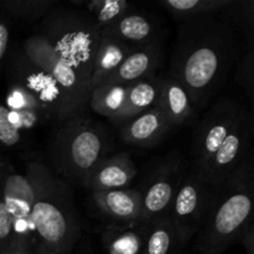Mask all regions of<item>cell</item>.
I'll return each instance as SVG.
<instances>
[{"mask_svg": "<svg viewBox=\"0 0 254 254\" xmlns=\"http://www.w3.org/2000/svg\"><path fill=\"white\" fill-rule=\"evenodd\" d=\"M99 29L91 15L77 7L55 6L20 46L56 82L66 121L86 113Z\"/></svg>", "mask_w": 254, "mask_h": 254, "instance_id": "6da1fadb", "label": "cell"}, {"mask_svg": "<svg viewBox=\"0 0 254 254\" xmlns=\"http://www.w3.org/2000/svg\"><path fill=\"white\" fill-rule=\"evenodd\" d=\"M241 55L232 25L213 15L195 17L179 24L169 73L185 87L196 109H206Z\"/></svg>", "mask_w": 254, "mask_h": 254, "instance_id": "7a4b0ae2", "label": "cell"}, {"mask_svg": "<svg viewBox=\"0 0 254 254\" xmlns=\"http://www.w3.org/2000/svg\"><path fill=\"white\" fill-rule=\"evenodd\" d=\"M26 174L35 190L31 221L37 243L50 252L71 254L81 238V223L71 184L39 161H31Z\"/></svg>", "mask_w": 254, "mask_h": 254, "instance_id": "3957f363", "label": "cell"}, {"mask_svg": "<svg viewBox=\"0 0 254 254\" xmlns=\"http://www.w3.org/2000/svg\"><path fill=\"white\" fill-rule=\"evenodd\" d=\"M253 170L251 160L220 189L195 236L198 254H225L231 246L241 242L247 228L253 225Z\"/></svg>", "mask_w": 254, "mask_h": 254, "instance_id": "277c9868", "label": "cell"}, {"mask_svg": "<svg viewBox=\"0 0 254 254\" xmlns=\"http://www.w3.org/2000/svg\"><path fill=\"white\" fill-rule=\"evenodd\" d=\"M57 126L50 141L51 165L64 181L83 186L89 174L111 153L108 128L86 113Z\"/></svg>", "mask_w": 254, "mask_h": 254, "instance_id": "5b68a950", "label": "cell"}, {"mask_svg": "<svg viewBox=\"0 0 254 254\" xmlns=\"http://www.w3.org/2000/svg\"><path fill=\"white\" fill-rule=\"evenodd\" d=\"M248 113L250 111L241 102L230 97L213 99L192 134L189 163L191 170L200 174L231 131Z\"/></svg>", "mask_w": 254, "mask_h": 254, "instance_id": "8992f818", "label": "cell"}, {"mask_svg": "<svg viewBox=\"0 0 254 254\" xmlns=\"http://www.w3.org/2000/svg\"><path fill=\"white\" fill-rule=\"evenodd\" d=\"M220 189L206 183L189 166L168 213L179 242L184 247L197 235Z\"/></svg>", "mask_w": 254, "mask_h": 254, "instance_id": "52a82bcc", "label": "cell"}, {"mask_svg": "<svg viewBox=\"0 0 254 254\" xmlns=\"http://www.w3.org/2000/svg\"><path fill=\"white\" fill-rule=\"evenodd\" d=\"M5 64L9 83L19 84L29 91L52 122L60 124L66 121L64 99L55 79L25 54L20 44H10Z\"/></svg>", "mask_w": 254, "mask_h": 254, "instance_id": "ba28073f", "label": "cell"}, {"mask_svg": "<svg viewBox=\"0 0 254 254\" xmlns=\"http://www.w3.org/2000/svg\"><path fill=\"white\" fill-rule=\"evenodd\" d=\"M189 164L179 153L169 154L151 169L144 180L141 193V211L138 225L149 226L168 216L181 179Z\"/></svg>", "mask_w": 254, "mask_h": 254, "instance_id": "9c48e42d", "label": "cell"}, {"mask_svg": "<svg viewBox=\"0 0 254 254\" xmlns=\"http://www.w3.org/2000/svg\"><path fill=\"white\" fill-rule=\"evenodd\" d=\"M1 195L12 222V236L27 238L37 243L36 231L31 221V208L35 198L32 181L27 174L10 173L1 168Z\"/></svg>", "mask_w": 254, "mask_h": 254, "instance_id": "30bf717a", "label": "cell"}, {"mask_svg": "<svg viewBox=\"0 0 254 254\" xmlns=\"http://www.w3.org/2000/svg\"><path fill=\"white\" fill-rule=\"evenodd\" d=\"M99 35L118 39L131 47H139L164 41V27L160 17L153 12L131 6L114 24L99 30Z\"/></svg>", "mask_w": 254, "mask_h": 254, "instance_id": "8fae6325", "label": "cell"}, {"mask_svg": "<svg viewBox=\"0 0 254 254\" xmlns=\"http://www.w3.org/2000/svg\"><path fill=\"white\" fill-rule=\"evenodd\" d=\"M163 44L164 41H159L134 47L118 69L103 83L129 86L135 82L155 77L163 64Z\"/></svg>", "mask_w": 254, "mask_h": 254, "instance_id": "7c38bea8", "label": "cell"}, {"mask_svg": "<svg viewBox=\"0 0 254 254\" xmlns=\"http://www.w3.org/2000/svg\"><path fill=\"white\" fill-rule=\"evenodd\" d=\"M97 210L112 225H138L141 211V193L138 189H121L92 192Z\"/></svg>", "mask_w": 254, "mask_h": 254, "instance_id": "4fadbf2b", "label": "cell"}, {"mask_svg": "<svg viewBox=\"0 0 254 254\" xmlns=\"http://www.w3.org/2000/svg\"><path fill=\"white\" fill-rule=\"evenodd\" d=\"M174 128L159 107H153L119 129V136L128 145L138 148H151L160 143Z\"/></svg>", "mask_w": 254, "mask_h": 254, "instance_id": "5bb4252c", "label": "cell"}, {"mask_svg": "<svg viewBox=\"0 0 254 254\" xmlns=\"http://www.w3.org/2000/svg\"><path fill=\"white\" fill-rule=\"evenodd\" d=\"M136 166L128 153H119L117 155L104 159L88 175L83 188L91 192L107 190L128 189L129 184L136 176Z\"/></svg>", "mask_w": 254, "mask_h": 254, "instance_id": "9a60e30c", "label": "cell"}, {"mask_svg": "<svg viewBox=\"0 0 254 254\" xmlns=\"http://www.w3.org/2000/svg\"><path fill=\"white\" fill-rule=\"evenodd\" d=\"M156 107L160 108L174 127L192 121L196 108L185 87L169 72L159 76V97Z\"/></svg>", "mask_w": 254, "mask_h": 254, "instance_id": "2e32d148", "label": "cell"}, {"mask_svg": "<svg viewBox=\"0 0 254 254\" xmlns=\"http://www.w3.org/2000/svg\"><path fill=\"white\" fill-rule=\"evenodd\" d=\"M133 49L134 47L124 44L121 40L101 35L93 61L91 89L103 83L114 73Z\"/></svg>", "mask_w": 254, "mask_h": 254, "instance_id": "e0dca14e", "label": "cell"}, {"mask_svg": "<svg viewBox=\"0 0 254 254\" xmlns=\"http://www.w3.org/2000/svg\"><path fill=\"white\" fill-rule=\"evenodd\" d=\"M148 226L108 225L102 231V243L108 254H140Z\"/></svg>", "mask_w": 254, "mask_h": 254, "instance_id": "ac0fdd59", "label": "cell"}, {"mask_svg": "<svg viewBox=\"0 0 254 254\" xmlns=\"http://www.w3.org/2000/svg\"><path fill=\"white\" fill-rule=\"evenodd\" d=\"M158 97L159 76L129 84L128 91H127L126 106L113 123L121 127L127 122L138 117L139 114L153 108L156 106Z\"/></svg>", "mask_w": 254, "mask_h": 254, "instance_id": "d6986e66", "label": "cell"}, {"mask_svg": "<svg viewBox=\"0 0 254 254\" xmlns=\"http://www.w3.org/2000/svg\"><path fill=\"white\" fill-rule=\"evenodd\" d=\"M128 86L116 83H102L91 89L88 107L99 116L106 117L113 123L123 111L127 101Z\"/></svg>", "mask_w": 254, "mask_h": 254, "instance_id": "ffe728a7", "label": "cell"}, {"mask_svg": "<svg viewBox=\"0 0 254 254\" xmlns=\"http://www.w3.org/2000/svg\"><path fill=\"white\" fill-rule=\"evenodd\" d=\"M168 216L148 226L145 243L140 254H185Z\"/></svg>", "mask_w": 254, "mask_h": 254, "instance_id": "44dd1931", "label": "cell"}, {"mask_svg": "<svg viewBox=\"0 0 254 254\" xmlns=\"http://www.w3.org/2000/svg\"><path fill=\"white\" fill-rule=\"evenodd\" d=\"M230 2L231 0H160L159 4L176 21L183 22L207 15L215 16Z\"/></svg>", "mask_w": 254, "mask_h": 254, "instance_id": "7402d4cb", "label": "cell"}, {"mask_svg": "<svg viewBox=\"0 0 254 254\" xmlns=\"http://www.w3.org/2000/svg\"><path fill=\"white\" fill-rule=\"evenodd\" d=\"M71 4L91 15L99 30L114 24L131 7L128 0H72Z\"/></svg>", "mask_w": 254, "mask_h": 254, "instance_id": "603a6c76", "label": "cell"}, {"mask_svg": "<svg viewBox=\"0 0 254 254\" xmlns=\"http://www.w3.org/2000/svg\"><path fill=\"white\" fill-rule=\"evenodd\" d=\"M220 19L235 24L246 40V47H254V0H231L220 10Z\"/></svg>", "mask_w": 254, "mask_h": 254, "instance_id": "cb8c5ba5", "label": "cell"}, {"mask_svg": "<svg viewBox=\"0 0 254 254\" xmlns=\"http://www.w3.org/2000/svg\"><path fill=\"white\" fill-rule=\"evenodd\" d=\"M56 4L54 0H0V10L10 19L39 22Z\"/></svg>", "mask_w": 254, "mask_h": 254, "instance_id": "d4e9b609", "label": "cell"}, {"mask_svg": "<svg viewBox=\"0 0 254 254\" xmlns=\"http://www.w3.org/2000/svg\"><path fill=\"white\" fill-rule=\"evenodd\" d=\"M5 107L10 111H17V112H37L41 113L52 122L47 112L45 111L41 107V104L37 102V99L26 91L22 88L21 86L15 83L7 84V92L6 97H5Z\"/></svg>", "mask_w": 254, "mask_h": 254, "instance_id": "484cf974", "label": "cell"}, {"mask_svg": "<svg viewBox=\"0 0 254 254\" xmlns=\"http://www.w3.org/2000/svg\"><path fill=\"white\" fill-rule=\"evenodd\" d=\"M235 78L247 94L251 103L254 102V47H246V52L236 62Z\"/></svg>", "mask_w": 254, "mask_h": 254, "instance_id": "4316f807", "label": "cell"}, {"mask_svg": "<svg viewBox=\"0 0 254 254\" xmlns=\"http://www.w3.org/2000/svg\"><path fill=\"white\" fill-rule=\"evenodd\" d=\"M7 121L20 133L31 131L42 124L49 123V119L37 112H17L7 109Z\"/></svg>", "mask_w": 254, "mask_h": 254, "instance_id": "83f0119b", "label": "cell"}, {"mask_svg": "<svg viewBox=\"0 0 254 254\" xmlns=\"http://www.w3.org/2000/svg\"><path fill=\"white\" fill-rule=\"evenodd\" d=\"M25 144L24 135L7 121V108L0 104V148L19 149Z\"/></svg>", "mask_w": 254, "mask_h": 254, "instance_id": "f1b7e54d", "label": "cell"}, {"mask_svg": "<svg viewBox=\"0 0 254 254\" xmlns=\"http://www.w3.org/2000/svg\"><path fill=\"white\" fill-rule=\"evenodd\" d=\"M12 240V222L4 205L1 195V168H0V254L9 247Z\"/></svg>", "mask_w": 254, "mask_h": 254, "instance_id": "f546056e", "label": "cell"}, {"mask_svg": "<svg viewBox=\"0 0 254 254\" xmlns=\"http://www.w3.org/2000/svg\"><path fill=\"white\" fill-rule=\"evenodd\" d=\"M10 34H11V19L0 10V73L5 66V60L11 44Z\"/></svg>", "mask_w": 254, "mask_h": 254, "instance_id": "4dcf8cb0", "label": "cell"}, {"mask_svg": "<svg viewBox=\"0 0 254 254\" xmlns=\"http://www.w3.org/2000/svg\"><path fill=\"white\" fill-rule=\"evenodd\" d=\"M37 243L27 240V238L12 236V240L7 247V254H35Z\"/></svg>", "mask_w": 254, "mask_h": 254, "instance_id": "1f68e13d", "label": "cell"}, {"mask_svg": "<svg viewBox=\"0 0 254 254\" xmlns=\"http://www.w3.org/2000/svg\"><path fill=\"white\" fill-rule=\"evenodd\" d=\"M240 243L245 248L246 254H254V225H251L247 228Z\"/></svg>", "mask_w": 254, "mask_h": 254, "instance_id": "d6a6232c", "label": "cell"}, {"mask_svg": "<svg viewBox=\"0 0 254 254\" xmlns=\"http://www.w3.org/2000/svg\"><path fill=\"white\" fill-rule=\"evenodd\" d=\"M35 254H56V253L50 252V251H47L46 248L42 247L41 245H39V243H37V245H36V250H35Z\"/></svg>", "mask_w": 254, "mask_h": 254, "instance_id": "836d02e7", "label": "cell"}, {"mask_svg": "<svg viewBox=\"0 0 254 254\" xmlns=\"http://www.w3.org/2000/svg\"><path fill=\"white\" fill-rule=\"evenodd\" d=\"M2 254H7V252H6V251H5V252H4V253H2Z\"/></svg>", "mask_w": 254, "mask_h": 254, "instance_id": "e575fe53", "label": "cell"}]
</instances>
